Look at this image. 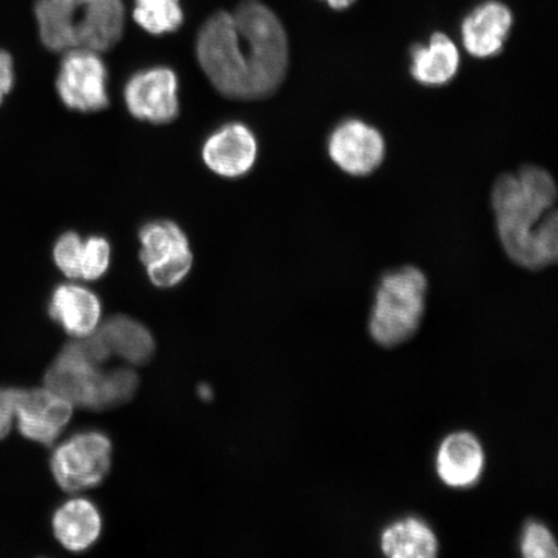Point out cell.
Instances as JSON below:
<instances>
[{
	"mask_svg": "<svg viewBox=\"0 0 558 558\" xmlns=\"http://www.w3.org/2000/svg\"><path fill=\"white\" fill-rule=\"evenodd\" d=\"M65 53L56 81L62 102L69 109L85 113L108 108V72L99 52L73 50Z\"/></svg>",
	"mask_w": 558,
	"mask_h": 558,
	"instance_id": "obj_8",
	"label": "cell"
},
{
	"mask_svg": "<svg viewBox=\"0 0 558 558\" xmlns=\"http://www.w3.org/2000/svg\"><path fill=\"white\" fill-rule=\"evenodd\" d=\"M39 37L48 50L107 52L122 39V0H37Z\"/></svg>",
	"mask_w": 558,
	"mask_h": 558,
	"instance_id": "obj_3",
	"label": "cell"
},
{
	"mask_svg": "<svg viewBox=\"0 0 558 558\" xmlns=\"http://www.w3.org/2000/svg\"><path fill=\"white\" fill-rule=\"evenodd\" d=\"M102 520L99 509L87 499L66 501L53 515L56 538L69 550L82 553L99 539Z\"/></svg>",
	"mask_w": 558,
	"mask_h": 558,
	"instance_id": "obj_16",
	"label": "cell"
},
{
	"mask_svg": "<svg viewBox=\"0 0 558 558\" xmlns=\"http://www.w3.org/2000/svg\"><path fill=\"white\" fill-rule=\"evenodd\" d=\"M557 190L541 167L507 173L493 187L492 202L501 246L520 267L541 270L557 262Z\"/></svg>",
	"mask_w": 558,
	"mask_h": 558,
	"instance_id": "obj_2",
	"label": "cell"
},
{
	"mask_svg": "<svg viewBox=\"0 0 558 558\" xmlns=\"http://www.w3.org/2000/svg\"><path fill=\"white\" fill-rule=\"evenodd\" d=\"M51 317L75 338L93 335L100 325L101 303L93 291L78 284H61L50 302Z\"/></svg>",
	"mask_w": 558,
	"mask_h": 558,
	"instance_id": "obj_15",
	"label": "cell"
},
{
	"mask_svg": "<svg viewBox=\"0 0 558 558\" xmlns=\"http://www.w3.org/2000/svg\"><path fill=\"white\" fill-rule=\"evenodd\" d=\"M513 17L508 7L499 2H487L466 16L462 25L465 50L473 58L487 59L504 50Z\"/></svg>",
	"mask_w": 558,
	"mask_h": 558,
	"instance_id": "obj_14",
	"label": "cell"
},
{
	"mask_svg": "<svg viewBox=\"0 0 558 558\" xmlns=\"http://www.w3.org/2000/svg\"><path fill=\"white\" fill-rule=\"evenodd\" d=\"M327 150L341 171L352 177H366L383 163L386 142L373 125L360 120H347L332 130Z\"/></svg>",
	"mask_w": 558,
	"mask_h": 558,
	"instance_id": "obj_10",
	"label": "cell"
},
{
	"mask_svg": "<svg viewBox=\"0 0 558 558\" xmlns=\"http://www.w3.org/2000/svg\"><path fill=\"white\" fill-rule=\"evenodd\" d=\"M520 549L526 558H556L557 543L550 530L541 521L529 520L523 526Z\"/></svg>",
	"mask_w": 558,
	"mask_h": 558,
	"instance_id": "obj_21",
	"label": "cell"
},
{
	"mask_svg": "<svg viewBox=\"0 0 558 558\" xmlns=\"http://www.w3.org/2000/svg\"><path fill=\"white\" fill-rule=\"evenodd\" d=\"M427 290V277L411 265L380 279L368 323L375 343L393 348L413 337L424 316Z\"/></svg>",
	"mask_w": 558,
	"mask_h": 558,
	"instance_id": "obj_4",
	"label": "cell"
},
{
	"mask_svg": "<svg viewBox=\"0 0 558 558\" xmlns=\"http://www.w3.org/2000/svg\"><path fill=\"white\" fill-rule=\"evenodd\" d=\"M113 446L101 432H83L54 450L51 470L56 483L68 493L100 485L111 466Z\"/></svg>",
	"mask_w": 558,
	"mask_h": 558,
	"instance_id": "obj_5",
	"label": "cell"
},
{
	"mask_svg": "<svg viewBox=\"0 0 558 558\" xmlns=\"http://www.w3.org/2000/svg\"><path fill=\"white\" fill-rule=\"evenodd\" d=\"M19 390L16 388H0V439L10 434L12 424L16 421Z\"/></svg>",
	"mask_w": 558,
	"mask_h": 558,
	"instance_id": "obj_24",
	"label": "cell"
},
{
	"mask_svg": "<svg viewBox=\"0 0 558 558\" xmlns=\"http://www.w3.org/2000/svg\"><path fill=\"white\" fill-rule=\"evenodd\" d=\"M134 19L145 32L162 35L178 31L184 13L180 0H135Z\"/></svg>",
	"mask_w": 558,
	"mask_h": 558,
	"instance_id": "obj_20",
	"label": "cell"
},
{
	"mask_svg": "<svg viewBox=\"0 0 558 558\" xmlns=\"http://www.w3.org/2000/svg\"><path fill=\"white\" fill-rule=\"evenodd\" d=\"M485 470V451L470 432H456L444 439L436 456L439 480L452 488L476 485Z\"/></svg>",
	"mask_w": 558,
	"mask_h": 558,
	"instance_id": "obj_13",
	"label": "cell"
},
{
	"mask_svg": "<svg viewBox=\"0 0 558 558\" xmlns=\"http://www.w3.org/2000/svg\"><path fill=\"white\" fill-rule=\"evenodd\" d=\"M460 56L453 41L442 33L432 35L428 45L411 51L410 73L423 86L448 85L458 73Z\"/></svg>",
	"mask_w": 558,
	"mask_h": 558,
	"instance_id": "obj_17",
	"label": "cell"
},
{
	"mask_svg": "<svg viewBox=\"0 0 558 558\" xmlns=\"http://www.w3.org/2000/svg\"><path fill=\"white\" fill-rule=\"evenodd\" d=\"M353 2L354 0H327V3H329V5L335 10H344Z\"/></svg>",
	"mask_w": 558,
	"mask_h": 558,
	"instance_id": "obj_26",
	"label": "cell"
},
{
	"mask_svg": "<svg viewBox=\"0 0 558 558\" xmlns=\"http://www.w3.org/2000/svg\"><path fill=\"white\" fill-rule=\"evenodd\" d=\"M15 83V70H13V60L9 52L0 50V104L5 96L11 93Z\"/></svg>",
	"mask_w": 558,
	"mask_h": 558,
	"instance_id": "obj_25",
	"label": "cell"
},
{
	"mask_svg": "<svg viewBox=\"0 0 558 558\" xmlns=\"http://www.w3.org/2000/svg\"><path fill=\"white\" fill-rule=\"evenodd\" d=\"M197 58L209 82L229 99H264L288 74V35L267 5L244 0L234 12L219 11L206 21Z\"/></svg>",
	"mask_w": 558,
	"mask_h": 558,
	"instance_id": "obj_1",
	"label": "cell"
},
{
	"mask_svg": "<svg viewBox=\"0 0 558 558\" xmlns=\"http://www.w3.org/2000/svg\"><path fill=\"white\" fill-rule=\"evenodd\" d=\"M85 241L74 232L62 234L53 248V259L68 278H81V263Z\"/></svg>",
	"mask_w": 558,
	"mask_h": 558,
	"instance_id": "obj_23",
	"label": "cell"
},
{
	"mask_svg": "<svg viewBox=\"0 0 558 558\" xmlns=\"http://www.w3.org/2000/svg\"><path fill=\"white\" fill-rule=\"evenodd\" d=\"M45 387L73 407L93 410L109 408L108 373L88 361L74 341L62 349L48 368Z\"/></svg>",
	"mask_w": 558,
	"mask_h": 558,
	"instance_id": "obj_6",
	"label": "cell"
},
{
	"mask_svg": "<svg viewBox=\"0 0 558 558\" xmlns=\"http://www.w3.org/2000/svg\"><path fill=\"white\" fill-rule=\"evenodd\" d=\"M73 404L48 388L20 389L16 421L21 435L52 445L73 416Z\"/></svg>",
	"mask_w": 558,
	"mask_h": 558,
	"instance_id": "obj_11",
	"label": "cell"
},
{
	"mask_svg": "<svg viewBox=\"0 0 558 558\" xmlns=\"http://www.w3.org/2000/svg\"><path fill=\"white\" fill-rule=\"evenodd\" d=\"M202 157L208 169L219 177L240 178L256 162L257 142L246 125L229 123L207 138Z\"/></svg>",
	"mask_w": 558,
	"mask_h": 558,
	"instance_id": "obj_12",
	"label": "cell"
},
{
	"mask_svg": "<svg viewBox=\"0 0 558 558\" xmlns=\"http://www.w3.org/2000/svg\"><path fill=\"white\" fill-rule=\"evenodd\" d=\"M178 93L177 74L169 68L158 66L132 76L124 88V100L137 120L165 124L179 114Z\"/></svg>",
	"mask_w": 558,
	"mask_h": 558,
	"instance_id": "obj_9",
	"label": "cell"
},
{
	"mask_svg": "<svg viewBox=\"0 0 558 558\" xmlns=\"http://www.w3.org/2000/svg\"><path fill=\"white\" fill-rule=\"evenodd\" d=\"M380 548L384 555L392 558H434L439 544L427 522L409 515L383 530Z\"/></svg>",
	"mask_w": 558,
	"mask_h": 558,
	"instance_id": "obj_19",
	"label": "cell"
},
{
	"mask_svg": "<svg viewBox=\"0 0 558 558\" xmlns=\"http://www.w3.org/2000/svg\"><path fill=\"white\" fill-rule=\"evenodd\" d=\"M95 333L107 347L110 355L116 354L130 364H146L156 351L150 331L130 317H111L99 325Z\"/></svg>",
	"mask_w": 558,
	"mask_h": 558,
	"instance_id": "obj_18",
	"label": "cell"
},
{
	"mask_svg": "<svg viewBox=\"0 0 558 558\" xmlns=\"http://www.w3.org/2000/svg\"><path fill=\"white\" fill-rule=\"evenodd\" d=\"M110 244L102 236H90L83 244L81 263V278L86 281H96L101 278L109 268Z\"/></svg>",
	"mask_w": 558,
	"mask_h": 558,
	"instance_id": "obj_22",
	"label": "cell"
},
{
	"mask_svg": "<svg viewBox=\"0 0 558 558\" xmlns=\"http://www.w3.org/2000/svg\"><path fill=\"white\" fill-rule=\"evenodd\" d=\"M140 260L158 288H173L190 275L193 265L190 241L174 222L159 220L146 225L140 232Z\"/></svg>",
	"mask_w": 558,
	"mask_h": 558,
	"instance_id": "obj_7",
	"label": "cell"
}]
</instances>
